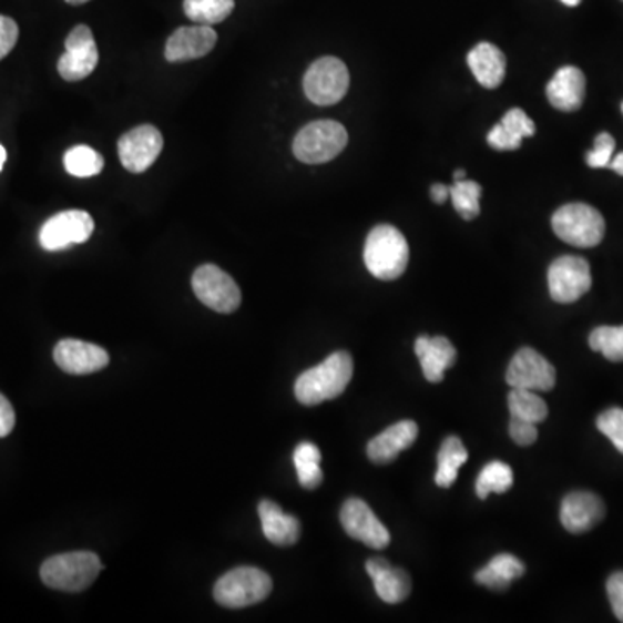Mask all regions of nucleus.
Wrapping results in <instances>:
<instances>
[{
	"mask_svg": "<svg viewBox=\"0 0 623 623\" xmlns=\"http://www.w3.org/2000/svg\"><path fill=\"white\" fill-rule=\"evenodd\" d=\"M354 376V360L348 351H335L319 366L298 376L295 395L304 406H317L336 399L347 390Z\"/></svg>",
	"mask_w": 623,
	"mask_h": 623,
	"instance_id": "obj_1",
	"label": "nucleus"
},
{
	"mask_svg": "<svg viewBox=\"0 0 623 623\" xmlns=\"http://www.w3.org/2000/svg\"><path fill=\"white\" fill-rule=\"evenodd\" d=\"M364 262L372 276L381 280L399 279L409 264V245L394 225H378L364 246Z\"/></svg>",
	"mask_w": 623,
	"mask_h": 623,
	"instance_id": "obj_2",
	"label": "nucleus"
},
{
	"mask_svg": "<svg viewBox=\"0 0 623 623\" xmlns=\"http://www.w3.org/2000/svg\"><path fill=\"white\" fill-rule=\"evenodd\" d=\"M101 570L103 563L94 552H64L45 560L40 576L48 588L55 591L82 592L94 584Z\"/></svg>",
	"mask_w": 623,
	"mask_h": 623,
	"instance_id": "obj_3",
	"label": "nucleus"
},
{
	"mask_svg": "<svg viewBox=\"0 0 623 623\" xmlns=\"http://www.w3.org/2000/svg\"><path fill=\"white\" fill-rule=\"evenodd\" d=\"M347 144V129L341 123L319 120L308 123L296 134L293 153L307 165H320L335 160Z\"/></svg>",
	"mask_w": 623,
	"mask_h": 623,
	"instance_id": "obj_4",
	"label": "nucleus"
},
{
	"mask_svg": "<svg viewBox=\"0 0 623 623\" xmlns=\"http://www.w3.org/2000/svg\"><path fill=\"white\" fill-rule=\"evenodd\" d=\"M552 231L560 239L576 248L600 245L606 231L603 215L585 203H570L552 215Z\"/></svg>",
	"mask_w": 623,
	"mask_h": 623,
	"instance_id": "obj_5",
	"label": "nucleus"
},
{
	"mask_svg": "<svg viewBox=\"0 0 623 623\" xmlns=\"http://www.w3.org/2000/svg\"><path fill=\"white\" fill-rule=\"evenodd\" d=\"M273 591V580L255 566H239L217 580L214 598L221 606L246 607L261 603Z\"/></svg>",
	"mask_w": 623,
	"mask_h": 623,
	"instance_id": "obj_6",
	"label": "nucleus"
},
{
	"mask_svg": "<svg viewBox=\"0 0 623 623\" xmlns=\"http://www.w3.org/2000/svg\"><path fill=\"white\" fill-rule=\"evenodd\" d=\"M350 73L338 58L326 55L314 61L304 76L305 95L317 106H331L347 95Z\"/></svg>",
	"mask_w": 623,
	"mask_h": 623,
	"instance_id": "obj_7",
	"label": "nucleus"
},
{
	"mask_svg": "<svg viewBox=\"0 0 623 623\" xmlns=\"http://www.w3.org/2000/svg\"><path fill=\"white\" fill-rule=\"evenodd\" d=\"M193 289L200 302L212 310L233 314L239 308V286L217 265L206 264L197 267L193 276Z\"/></svg>",
	"mask_w": 623,
	"mask_h": 623,
	"instance_id": "obj_8",
	"label": "nucleus"
},
{
	"mask_svg": "<svg viewBox=\"0 0 623 623\" xmlns=\"http://www.w3.org/2000/svg\"><path fill=\"white\" fill-rule=\"evenodd\" d=\"M548 283L552 300L558 304H573L591 289L589 262L573 255L558 258L549 267Z\"/></svg>",
	"mask_w": 623,
	"mask_h": 623,
	"instance_id": "obj_9",
	"label": "nucleus"
},
{
	"mask_svg": "<svg viewBox=\"0 0 623 623\" xmlns=\"http://www.w3.org/2000/svg\"><path fill=\"white\" fill-rule=\"evenodd\" d=\"M94 233V221L83 210H67L49 218L39 233L40 246L48 252H60L82 245Z\"/></svg>",
	"mask_w": 623,
	"mask_h": 623,
	"instance_id": "obj_10",
	"label": "nucleus"
},
{
	"mask_svg": "<svg viewBox=\"0 0 623 623\" xmlns=\"http://www.w3.org/2000/svg\"><path fill=\"white\" fill-rule=\"evenodd\" d=\"M505 384L523 390L551 391L556 385V369L533 348H521L509 364Z\"/></svg>",
	"mask_w": 623,
	"mask_h": 623,
	"instance_id": "obj_11",
	"label": "nucleus"
},
{
	"mask_svg": "<svg viewBox=\"0 0 623 623\" xmlns=\"http://www.w3.org/2000/svg\"><path fill=\"white\" fill-rule=\"evenodd\" d=\"M67 52L60 58L58 72L67 82L88 79L99 63V51L94 35L88 24L73 28L64 42Z\"/></svg>",
	"mask_w": 623,
	"mask_h": 623,
	"instance_id": "obj_12",
	"label": "nucleus"
},
{
	"mask_svg": "<svg viewBox=\"0 0 623 623\" xmlns=\"http://www.w3.org/2000/svg\"><path fill=\"white\" fill-rule=\"evenodd\" d=\"M163 150V135L153 125L135 126L119 141L122 165L132 174H143L159 160Z\"/></svg>",
	"mask_w": 623,
	"mask_h": 623,
	"instance_id": "obj_13",
	"label": "nucleus"
},
{
	"mask_svg": "<svg viewBox=\"0 0 623 623\" xmlns=\"http://www.w3.org/2000/svg\"><path fill=\"white\" fill-rule=\"evenodd\" d=\"M339 520L345 532L362 542L367 548L385 549L390 544L391 537L387 527L378 520L371 508L360 499H348L341 508Z\"/></svg>",
	"mask_w": 623,
	"mask_h": 623,
	"instance_id": "obj_14",
	"label": "nucleus"
},
{
	"mask_svg": "<svg viewBox=\"0 0 623 623\" xmlns=\"http://www.w3.org/2000/svg\"><path fill=\"white\" fill-rule=\"evenodd\" d=\"M54 360L68 375H91L110 364L104 348L82 339H61L54 348Z\"/></svg>",
	"mask_w": 623,
	"mask_h": 623,
	"instance_id": "obj_15",
	"label": "nucleus"
},
{
	"mask_svg": "<svg viewBox=\"0 0 623 623\" xmlns=\"http://www.w3.org/2000/svg\"><path fill=\"white\" fill-rule=\"evenodd\" d=\"M217 32L208 24L181 27L166 40L165 58L170 63L200 60L214 51Z\"/></svg>",
	"mask_w": 623,
	"mask_h": 623,
	"instance_id": "obj_16",
	"label": "nucleus"
},
{
	"mask_svg": "<svg viewBox=\"0 0 623 623\" xmlns=\"http://www.w3.org/2000/svg\"><path fill=\"white\" fill-rule=\"evenodd\" d=\"M604 514L603 499L585 490L569 493L561 502V523L570 533L589 532L603 521Z\"/></svg>",
	"mask_w": 623,
	"mask_h": 623,
	"instance_id": "obj_17",
	"label": "nucleus"
},
{
	"mask_svg": "<svg viewBox=\"0 0 623 623\" xmlns=\"http://www.w3.org/2000/svg\"><path fill=\"white\" fill-rule=\"evenodd\" d=\"M416 356L421 362L422 375L430 384H440L447 369L458 360V350L446 336H419L415 344Z\"/></svg>",
	"mask_w": 623,
	"mask_h": 623,
	"instance_id": "obj_18",
	"label": "nucleus"
},
{
	"mask_svg": "<svg viewBox=\"0 0 623 623\" xmlns=\"http://www.w3.org/2000/svg\"><path fill=\"white\" fill-rule=\"evenodd\" d=\"M418 433L419 428L415 421L395 422L394 427L387 428L367 443V456L376 464H388L416 442Z\"/></svg>",
	"mask_w": 623,
	"mask_h": 623,
	"instance_id": "obj_19",
	"label": "nucleus"
},
{
	"mask_svg": "<svg viewBox=\"0 0 623 623\" xmlns=\"http://www.w3.org/2000/svg\"><path fill=\"white\" fill-rule=\"evenodd\" d=\"M549 103L564 113L580 110L585 98V76L575 67H563L545 89Z\"/></svg>",
	"mask_w": 623,
	"mask_h": 623,
	"instance_id": "obj_20",
	"label": "nucleus"
},
{
	"mask_svg": "<svg viewBox=\"0 0 623 623\" xmlns=\"http://www.w3.org/2000/svg\"><path fill=\"white\" fill-rule=\"evenodd\" d=\"M367 575L371 576L379 600L388 604L402 603L410 594V579L406 570L395 569L384 558H372L366 563Z\"/></svg>",
	"mask_w": 623,
	"mask_h": 623,
	"instance_id": "obj_21",
	"label": "nucleus"
},
{
	"mask_svg": "<svg viewBox=\"0 0 623 623\" xmlns=\"http://www.w3.org/2000/svg\"><path fill=\"white\" fill-rule=\"evenodd\" d=\"M258 514H261L262 530L268 542L276 545H293L300 539V521L292 514H286L276 502L268 501V499L262 501L258 504Z\"/></svg>",
	"mask_w": 623,
	"mask_h": 623,
	"instance_id": "obj_22",
	"label": "nucleus"
},
{
	"mask_svg": "<svg viewBox=\"0 0 623 623\" xmlns=\"http://www.w3.org/2000/svg\"><path fill=\"white\" fill-rule=\"evenodd\" d=\"M535 134V123L520 108L509 110L499 125L487 135V143L493 150L511 151L521 146V141Z\"/></svg>",
	"mask_w": 623,
	"mask_h": 623,
	"instance_id": "obj_23",
	"label": "nucleus"
},
{
	"mask_svg": "<svg viewBox=\"0 0 623 623\" xmlns=\"http://www.w3.org/2000/svg\"><path fill=\"white\" fill-rule=\"evenodd\" d=\"M468 67L480 85L486 89L499 88L505 76L504 52L489 42H481L468 54Z\"/></svg>",
	"mask_w": 623,
	"mask_h": 623,
	"instance_id": "obj_24",
	"label": "nucleus"
},
{
	"mask_svg": "<svg viewBox=\"0 0 623 623\" xmlns=\"http://www.w3.org/2000/svg\"><path fill=\"white\" fill-rule=\"evenodd\" d=\"M525 564L513 554H498L490 563L474 573V582L492 591H505L514 580L525 575Z\"/></svg>",
	"mask_w": 623,
	"mask_h": 623,
	"instance_id": "obj_25",
	"label": "nucleus"
},
{
	"mask_svg": "<svg viewBox=\"0 0 623 623\" xmlns=\"http://www.w3.org/2000/svg\"><path fill=\"white\" fill-rule=\"evenodd\" d=\"M468 450L462 446L461 438L452 437L447 438L442 443V449L438 452L437 458V473H435V483L442 489H449L455 486L458 480L459 470L461 466L468 461Z\"/></svg>",
	"mask_w": 623,
	"mask_h": 623,
	"instance_id": "obj_26",
	"label": "nucleus"
},
{
	"mask_svg": "<svg viewBox=\"0 0 623 623\" xmlns=\"http://www.w3.org/2000/svg\"><path fill=\"white\" fill-rule=\"evenodd\" d=\"M293 462L298 473V481L304 489L314 490L323 483L319 447L312 442H302L300 446H296Z\"/></svg>",
	"mask_w": 623,
	"mask_h": 623,
	"instance_id": "obj_27",
	"label": "nucleus"
},
{
	"mask_svg": "<svg viewBox=\"0 0 623 623\" xmlns=\"http://www.w3.org/2000/svg\"><path fill=\"white\" fill-rule=\"evenodd\" d=\"M508 404L511 418L523 419L533 425H539L548 418V404L537 391L513 388L509 394Z\"/></svg>",
	"mask_w": 623,
	"mask_h": 623,
	"instance_id": "obj_28",
	"label": "nucleus"
},
{
	"mask_svg": "<svg viewBox=\"0 0 623 623\" xmlns=\"http://www.w3.org/2000/svg\"><path fill=\"white\" fill-rule=\"evenodd\" d=\"M234 0H184V12L197 24L222 23L233 14Z\"/></svg>",
	"mask_w": 623,
	"mask_h": 623,
	"instance_id": "obj_29",
	"label": "nucleus"
},
{
	"mask_svg": "<svg viewBox=\"0 0 623 623\" xmlns=\"http://www.w3.org/2000/svg\"><path fill=\"white\" fill-rule=\"evenodd\" d=\"M514 483L513 470L502 461H492L480 471L477 478V496L480 499L489 498L490 493L508 492Z\"/></svg>",
	"mask_w": 623,
	"mask_h": 623,
	"instance_id": "obj_30",
	"label": "nucleus"
},
{
	"mask_svg": "<svg viewBox=\"0 0 623 623\" xmlns=\"http://www.w3.org/2000/svg\"><path fill=\"white\" fill-rule=\"evenodd\" d=\"M64 166L73 177L88 178L101 174L104 159L89 146H75L64 154Z\"/></svg>",
	"mask_w": 623,
	"mask_h": 623,
	"instance_id": "obj_31",
	"label": "nucleus"
},
{
	"mask_svg": "<svg viewBox=\"0 0 623 623\" xmlns=\"http://www.w3.org/2000/svg\"><path fill=\"white\" fill-rule=\"evenodd\" d=\"M481 186L474 181H456L450 186V200L464 221H473L480 215Z\"/></svg>",
	"mask_w": 623,
	"mask_h": 623,
	"instance_id": "obj_32",
	"label": "nucleus"
},
{
	"mask_svg": "<svg viewBox=\"0 0 623 623\" xmlns=\"http://www.w3.org/2000/svg\"><path fill=\"white\" fill-rule=\"evenodd\" d=\"M589 347L610 362H623V326H600L589 336Z\"/></svg>",
	"mask_w": 623,
	"mask_h": 623,
	"instance_id": "obj_33",
	"label": "nucleus"
},
{
	"mask_svg": "<svg viewBox=\"0 0 623 623\" xmlns=\"http://www.w3.org/2000/svg\"><path fill=\"white\" fill-rule=\"evenodd\" d=\"M598 430L612 440L620 455H623V409L612 407L604 410L596 421Z\"/></svg>",
	"mask_w": 623,
	"mask_h": 623,
	"instance_id": "obj_34",
	"label": "nucleus"
},
{
	"mask_svg": "<svg viewBox=\"0 0 623 623\" xmlns=\"http://www.w3.org/2000/svg\"><path fill=\"white\" fill-rule=\"evenodd\" d=\"M613 151H615V139L603 132L594 141V150L585 154V162L591 168H604L612 162Z\"/></svg>",
	"mask_w": 623,
	"mask_h": 623,
	"instance_id": "obj_35",
	"label": "nucleus"
},
{
	"mask_svg": "<svg viewBox=\"0 0 623 623\" xmlns=\"http://www.w3.org/2000/svg\"><path fill=\"white\" fill-rule=\"evenodd\" d=\"M18 37H20V28L17 21L0 14V60H4L6 55L14 49Z\"/></svg>",
	"mask_w": 623,
	"mask_h": 623,
	"instance_id": "obj_36",
	"label": "nucleus"
},
{
	"mask_svg": "<svg viewBox=\"0 0 623 623\" xmlns=\"http://www.w3.org/2000/svg\"><path fill=\"white\" fill-rule=\"evenodd\" d=\"M509 435L513 438V442L521 447L532 446L537 440V425L523 421V419L511 418L509 422Z\"/></svg>",
	"mask_w": 623,
	"mask_h": 623,
	"instance_id": "obj_37",
	"label": "nucleus"
},
{
	"mask_svg": "<svg viewBox=\"0 0 623 623\" xmlns=\"http://www.w3.org/2000/svg\"><path fill=\"white\" fill-rule=\"evenodd\" d=\"M606 592L613 613L623 622V572H615L607 579Z\"/></svg>",
	"mask_w": 623,
	"mask_h": 623,
	"instance_id": "obj_38",
	"label": "nucleus"
},
{
	"mask_svg": "<svg viewBox=\"0 0 623 623\" xmlns=\"http://www.w3.org/2000/svg\"><path fill=\"white\" fill-rule=\"evenodd\" d=\"M14 422H17L14 409L4 395L0 394V438L8 437L11 433Z\"/></svg>",
	"mask_w": 623,
	"mask_h": 623,
	"instance_id": "obj_39",
	"label": "nucleus"
},
{
	"mask_svg": "<svg viewBox=\"0 0 623 623\" xmlns=\"http://www.w3.org/2000/svg\"><path fill=\"white\" fill-rule=\"evenodd\" d=\"M431 197H433L435 203L442 205L447 202V197H450V187L443 186V184H435L431 187Z\"/></svg>",
	"mask_w": 623,
	"mask_h": 623,
	"instance_id": "obj_40",
	"label": "nucleus"
},
{
	"mask_svg": "<svg viewBox=\"0 0 623 623\" xmlns=\"http://www.w3.org/2000/svg\"><path fill=\"white\" fill-rule=\"evenodd\" d=\"M607 166L615 170L616 174L623 175V153L616 154L615 159H613Z\"/></svg>",
	"mask_w": 623,
	"mask_h": 623,
	"instance_id": "obj_41",
	"label": "nucleus"
},
{
	"mask_svg": "<svg viewBox=\"0 0 623 623\" xmlns=\"http://www.w3.org/2000/svg\"><path fill=\"white\" fill-rule=\"evenodd\" d=\"M6 160H8V153H6V147L0 144V172L4 168Z\"/></svg>",
	"mask_w": 623,
	"mask_h": 623,
	"instance_id": "obj_42",
	"label": "nucleus"
},
{
	"mask_svg": "<svg viewBox=\"0 0 623 623\" xmlns=\"http://www.w3.org/2000/svg\"><path fill=\"white\" fill-rule=\"evenodd\" d=\"M464 178H466V172H464V170H461V168L456 170V172H455V181H464Z\"/></svg>",
	"mask_w": 623,
	"mask_h": 623,
	"instance_id": "obj_43",
	"label": "nucleus"
},
{
	"mask_svg": "<svg viewBox=\"0 0 623 623\" xmlns=\"http://www.w3.org/2000/svg\"><path fill=\"white\" fill-rule=\"evenodd\" d=\"M561 2H563L564 6H569V8H575L582 0H561Z\"/></svg>",
	"mask_w": 623,
	"mask_h": 623,
	"instance_id": "obj_44",
	"label": "nucleus"
},
{
	"mask_svg": "<svg viewBox=\"0 0 623 623\" xmlns=\"http://www.w3.org/2000/svg\"><path fill=\"white\" fill-rule=\"evenodd\" d=\"M68 4L80 6L85 4L89 0H67Z\"/></svg>",
	"mask_w": 623,
	"mask_h": 623,
	"instance_id": "obj_45",
	"label": "nucleus"
},
{
	"mask_svg": "<svg viewBox=\"0 0 623 623\" xmlns=\"http://www.w3.org/2000/svg\"><path fill=\"white\" fill-rule=\"evenodd\" d=\"M622 110H623V104H622Z\"/></svg>",
	"mask_w": 623,
	"mask_h": 623,
	"instance_id": "obj_46",
	"label": "nucleus"
}]
</instances>
